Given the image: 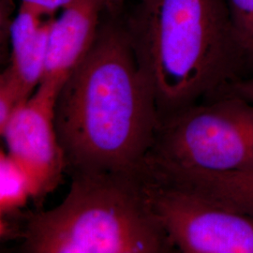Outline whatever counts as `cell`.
I'll return each instance as SVG.
<instances>
[{"mask_svg":"<svg viewBox=\"0 0 253 253\" xmlns=\"http://www.w3.org/2000/svg\"><path fill=\"white\" fill-rule=\"evenodd\" d=\"M145 159L209 172L253 170V102L226 91L160 119Z\"/></svg>","mask_w":253,"mask_h":253,"instance_id":"obj_4","label":"cell"},{"mask_svg":"<svg viewBox=\"0 0 253 253\" xmlns=\"http://www.w3.org/2000/svg\"><path fill=\"white\" fill-rule=\"evenodd\" d=\"M227 91H231L253 102V77L235 81L227 88Z\"/></svg>","mask_w":253,"mask_h":253,"instance_id":"obj_14","label":"cell"},{"mask_svg":"<svg viewBox=\"0 0 253 253\" xmlns=\"http://www.w3.org/2000/svg\"><path fill=\"white\" fill-rule=\"evenodd\" d=\"M245 64L253 63V0H227Z\"/></svg>","mask_w":253,"mask_h":253,"instance_id":"obj_11","label":"cell"},{"mask_svg":"<svg viewBox=\"0 0 253 253\" xmlns=\"http://www.w3.org/2000/svg\"><path fill=\"white\" fill-rule=\"evenodd\" d=\"M139 174L175 253H253V217Z\"/></svg>","mask_w":253,"mask_h":253,"instance_id":"obj_5","label":"cell"},{"mask_svg":"<svg viewBox=\"0 0 253 253\" xmlns=\"http://www.w3.org/2000/svg\"><path fill=\"white\" fill-rule=\"evenodd\" d=\"M34 191L30 176L7 151L0 153V216L20 214Z\"/></svg>","mask_w":253,"mask_h":253,"instance_id":"obj_10","label":"cell"},{"mask_svg":"<svg viewBox=\"0 0 253 253\" xmlns=\"http://www.w3.org/2000/svg\"><path fill=\"white\" fill-rule=\"evenodd\" d=\"M126 0H106V11L112 16H118L122 11Z\"/></svg>","mask_w":253,"mask_h":253,"instance_id":"obj_15","label":"cell"},{"mask_svg":"<svg viewBox=\"0 0 253 253\" xmlns=\"http://www.w3.org/2000/svg\"><path fill=\"white\" fill-rule=\"evenodd\" d=\"M74 0H22L21 6L36 11L45 16H54V13L66 8Z\"/></svg>","mask_w":253,"mask_h":253,"instance_id":"obj_13","label":"cell"},{"mask_svg":"<svg viewBox=\"0 0 253 253\" xmlns=\"http://www.w3.org/2000/svg\"><path fill=\"white\" fill-rule=\"evenodd\" d=\"M54 18L20 6L9 27L11 53L8 68L27 99L43 78L49 35Z\"/></svg>","mask_w":253,"mask_h":253,"instance_id":"obj_9","label":"cell"},{"mask_svg":"<svg viewBox=\"0 0 253 253\" xmlns=\"http://www.w3.org/2000/svg\"><path fill=\"white\" fill-rule=\"evenodd\" d=\"M61 86L42 81L0 129L7 152L30 176L41 203L53 192L67 172L63 149L54 125V104Z\"/></svg>","mask_w":253,"mask_h":253,"instance_id":"obj_6","label":"cell"},{"mask_svg":"<svg viewBox=\"0 0 253 253\" xmlns=\"http://www.w3.org/2000/svg\"><path fill=\"white\" fill-rule=\"evenodd\" d=\"M28 99L9 68H7L0 76V129L4 127L13 113Z\"/></svg>","mask_w":253,"mask_h":253,"instance_id":"obj_12","label":"cell"},{"mask_svg":"<svg viewBox=\"0 0 253 253\" xmlns=\"http://www.w3.org/2000/svg\"><path fill=\"white\" fill-rule=\"evenodd\" d=\"M124 29L160 119L222 94L245 64L227 0H139Z\"/></svg>","mask_w":253,"mask_h":253,"instance_id":"obj_2","label":"cell"},{"mask_svg":"<svg viewBox=\"0 0 253 253\" xmlns=\"http://www.w3.org/2000/svg\"><path fill=\"white\" fill-rule=\"evenodd\" d=\"M63 201L17 217L20 252L175 253L137 172H74Z\"/></svg>","mask_w":253,"mask_h":253,"instance_id":"obj_3","label":"cell"},{"mask_svg":"<svg viewBox=\"0 0 253 253\" xmlns=\"http://www.w3.org/2000/svg\"><path fill=\"white\" fill-rule=\"evenodd\" d=\"M160 116L124 27L100 26L56 97L54 125L67 172H137Z\"/></svg>","mask_w":253,"mask_h":253,"instance_id":"obj_1","label":"cell"},{"mask_svg":"<svg viewBox=\"0 0 253 253\" xmlns=\"http://www.w3.org/2000/svg\"><path fill=\"white\" fill-rule=\"evenodd\" d=\"M144 172L154 180L194 192L220 207L253 217V170L209 172L146 160Z\"/></svg>","mask_w":253,"mask_h":253,"instance_id":"obj_8","label":"cell"},{"mask_svg":"<svg viewBox=\"0 0 253 253\" xmlns=\"http://www.w3.org/2000/svg\"><path fill=\"white\" fill-rule=\"evenodd\" d=\"M106 0H74L52 24L42 81L63 85L93 45Z\"/></svg>","mask_w":253,"mask_h":253,"instance_id":"obj_7","label":"cell"}]
</instances>
